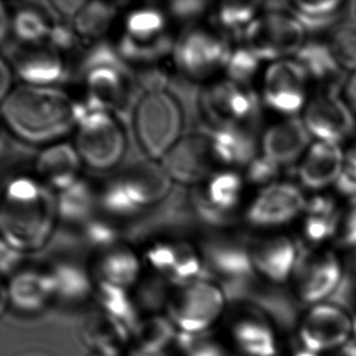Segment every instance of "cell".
<instances>
[{"mask_svg": "<svg viewBox=\"0 0 356 356\" xmlns=\"http://www.w3.org/2000/svg\"><path fill=\"white\" fill-rule=\"evenodd\" d=\"M59 220L57 197L38 178L8 181L0 209L1 243L24 255L36 253L51 241Z\"/></svg>", "mask_w": 356, "mask_h": 356, "instance_id": "1", "label": "cell"}, {"mask_svg": "<svg viewBox=\"0 0 356 356\" xmlns=\"http://www.w3.org/2000/svg\"><path fill=\"white\" fill-rule=\"evenodd\" d=\"M1 115L20 140L51 145L76 129L78 101L58 87L20 85L1 101Z\"/></svg>", "mask_w": 356, "mask_h": 356, "instance_id": "2", "label": "cell"}, {"mask_svg": "<svg viewBox=\"0 0 356 356\" xmlns=\"http://www.w3.org/2000/svg\"><path fill=\"white\" fill-rule=\"evenodd\" d=\"M172 184L159 161L135 162L106 183L99 193V208L108 218H134L165 200Z\"/></svg>", "mask_w": 356, "mask_h": 356, "instance_id": "3", "label": "cell"}, {"mask_svg": "<svg viewBox=\"0 0 356 356\" xmlns=\"http://www.w3.org/2000/svg\"><path fill=\"white\" fill-rule=\"evenodd\" d=\"M79 76L87 92L83 102L89 110L122 109L135 83L134 72L116 47L101 41L85 56Z\"/></svg>", "mask_w": 356, "mask_h": 356, "instance_id": "4", "label": "cell"}, {"mask_svg": "<svg viewBox=\"0 0 356 356\" xmlns=\"http://www.w3.org/2000/svg\"><path fill=\"white\" fill-rule=\"evenodd\" d=\"M227 297L220 285L200 278L170 286L164 298L162 312L179 332L207 334L224 316Z\"/></svg>", "mask_w": 356, "mask_h": 356, "instance_id": "5", "label": "cell"}, {"mask_svg": "<svg viewBox=\"0 0 356 356\" xmlns=\"http://www.w3.org/2000/svg\"><path fill=\"white\" fill-rule=\"evenodd\" d=\"M183 122L182 108L168 91L143 95L135 108L133 126L147 159L161 161L182 137Z\"/></svg>", "mask_w": 356, "mask_h": 356, "instance_id": "6", "label": "cell"}, {"mask_svg": "<svg viewBox=\"0 0 356 356\" xmlns=\"http://www.w3.org/2000/svg\"><path fill=\"white\" fill-rule=\"evenodd\" d=\"M175 47L166 14L153 6H145L129 12L115 47L127 64L143 67L159 63L174 54Z\"/></svg>", "mask_w": 356, "mask_h": 356, "instance_id": "7", "label": "cell"}, {"mask_svg": "<svg viewBox=\"0 0 356 356\" xmlns=\"http://www.w3.org/2000/svg\"><path fill=\"white\" fill-rule=\"evenodd\" d=\"M74 131V147L83 164L92 170H112L126 154V132L113 112L87 108Z\"/></svg>", "mask_w": 356, "mask_h": 356, "instance_id": "8", "label": "cell"}, {"mask_svg": "<svg viewBox=\"0 0 356 356\" xmlns=\"http://www.w3.org/2000/svg\"><path fill=\"white\" fill-rule=\"evenodd\" d=\"M231 53L232 49L224 37L213 31L193 26L177 41L174 58L185 78L202 83L226 68Z\"/></svg>", "mask_w": 356, "mask_h": 356, "instance_id": "9", "label": "cell"}, {"mask_svg": "<svg viewBox=\"0 0 356 356\" xmlns=\"http://www.w3.org/2000/svg\"><path fill=\"white\" fill-rule=\"evenodd\" d=\"M143 266L170 286L202 278L206 268L201 248L185 239H156L141 254Z\"/></svg>", "mask_w": 356, "mask_h": 356, "instance_id": "10", "label": "cell"}, {"mask_svg": "<svg viewBox=\"0 0 356 356\" xmlns=\"http://www.w3.org/2000/svg\"><path fill=\"white\" fill-rule=\"evenodd\" d=\"M355 331V320L347 310L330 302L310 306L298 326L302 349L322 355L343 349Z\"/></svg>", "mask_w": 356, "mask_h": 356, "instance_id": "11", "label": "cell"}, {"mask_svg": "<svg viewBox=\"0 0 356 356\" xmlns=\"http://www.w3.org/2000/svg\"><path fill=\"white\" fill-rule=\"evenodd\" d=\"M305 33L293 16L283 12H268L248 26L243 38L245 47L261 61L297 54L305 44Z\"/></svg>", "mask_w": 356, "mask_h": 356, "instance_id": "12", "label": "cell"}, {"mask_svg": "<svg viewBox=\"0 0 356 356\" xmlns=\"http://www.w3.org/2000/svg\"><path fill=\"white\" fill-rule=\"evenodd\" d=\"M204 118L214 129L253 124L258 118V99L245 85L233 81H220L208 85L200 97Z\"/></svg>", "mask_w": 356, "mask_h": 356, "instance_id": "13", "label": "cell"}, {"mask_svg": "<svg viewBox=\"0 0 356 356\" xmlns=\"http://www.w3.org/2000/svg\"><path fill=\"white\" fill-rule=\"evenodd\" d=\"M243 191V180L233 170L213 172L193 189L191 204L206 224L224 227L230 224Z\"/></svg>", "mask_w": 356, "mask_h": 356, "instance_id": "14", "label": "cell"}, {"mask_svg": "<svg viewBox=\"0 0 356 356\" xmlns=\"http://www.w3.org/2000/svg\"><path fill=\"white\" fill-rule=\"evenodd\" d=\"M92 283L134 293L143 279V257L132 245L118 241L95 250L89 260Z\"/></svg>", "mask_w": 356, "mask_h": 356, "instance_id": "15", "label": "cell"}, {"mask_svg": "<svg viewBox=\"0 0 356 356\" xmlns=\"http://www.w3.org/2000/svg\"><path fill=\"white\" fill-rule=\"evenodd\" d=\"M214 162L210 134L189 133L179 139L160 163L172 182L195 187L213 172Z\"/></svg>", "mask_w": 356, "mask_h": 356, "instance_id": "16", "label": "cell"}, {"mask_svg": "<svg viewBox=\"0 0 356 356\" xmlns=\"http://www.w3.org/2000/svg\"><path fill=\"white\" fill-rule=\"evenodd\" d=\"M8 61L22 85L57 88L68 76L63 55L47 42L18 43L10 51Z\"/></svg>", "mask_w": 356, "mask_h": 356, "instance_id": "17", "label": "cell"}, {"mask_svg": "<svg viewBox=\"0 0 356 356\" xmlns=\"http://www.w3.org/2000/svg\"><path fill=\"white\" fill-rule=\"evenodd\" d=\"M6 285L10 308L22 314H38L58 301L57 278L51 266L20 268L8 277Z\"/></svg>", "mask_w": 356, "mask_h": 356, "instance_id": "18", "label": "cell"}, {"mask_svg": "<svg viewBox=\"0 0 356 356\" xmlns=\"http://www.w3.org/2000/svg\"><path fill=\"white\" fill-rule=\"evenodd\" d=\"M79 334L91 356H126L131 349L132 328L97 306L83 316Z\"/></svg>", "mask_w": 356, "mask_h": 356, "instance_id": "19", "label": "cell"}, {"mask_svg": "<svg viewBox=\"0 0 356 356\" xmlns=\"http://www.w3.org/2000/svg\"><path fill=\"white\" fill-rule=\"evenodd\" d=\"M295 279L296 293L302 303L309 306L325 303L341 287L343 266L334 254L326 252L299 266Z\"/></svg>", "mask_w": 356, "mask_h": 356, "instance_id": "20", "label": "cell"}, {"mask_svg": "<svg viewBox=\"0 0 356 356\" xmlns=\"http://www.w3.org/2000/svg\"><path fill=\"white\" fill-rule=\"evenodd\" d=\"M305 207V199L298 187L287 183L273 184L254 200L245 218L252 226L273 228L291 222Z\"/></svg>", "mask_w": 356, "mask_h": 356, "instance_id": "21", "label": "cell"}, {"mask_svg": "<svg viewBox=\"0 0 356 356\" xmlns=\"http://www.w3.org/2000/svg\"><path fill=\"white\" fill-rule=\"evenodd\" d=\"M308 76L297 61H279L264 78V101L268 107L286 115L297 113L305 99Z\"/></svg>", "mask_w": 356, "mask_h": 356, "instance_id": "22", "label": "cell"}, {"mask_svg": "<svg viewBox=\"0 0 356 356\" xmlns=\"http://www.w3.org/2000/svg\"><path fill=\"white\" fill-rule=\"evenodd\" d=\"M252 266L254 273L274 284H283L295 277L300 266V250L289 236L270 237L252 243Z\"/></svg>", "mask_w": 356, "mask_h": 356, "instance_id": "23", "label": "cell"}, {"mask_svg": "<svg viewBox=\"0 0 356 356\" xmlns=\"http://www.w3.org/2000/svg\"><path fill=\"white\" fill-rule=\"evenodd\" d=\"M304 124L318 141L333 145H339L355 129L351 111L337 93L326 92L314 99L306 109Z\"/></svg>", "mask_w": 356, "mask_h": 356, "instance_id": "24", "label": "cell"}, {"mask_svg": "<svg viewBox=\"0 0 356 356\" xmlns=\"http://www.w3.org/2000/svg\"><path fill=\"white\" fill-rule=\"evenodd\" d=\"M228 339L241 356H278L280 353L276 329L257 314H241L231 321Z\"/></svg>", "mask_w": 356, "mask_h": 356, "instance_id": "25", "label": "cell"}, {"mask_svg": "<svg viewBox=\"0 0 356 356\" xmlns=\"http://www.w3.org/2000/svg\"><path fill=\"white\" fill-rule=\"evenodd\" d=\"M83 161L74 145L66 143L47 145L36 158L37 178L51 191H65L80 180Z\"/></svg>", "mask_w": 356, "mask_h": 356, "instance_id": "26", "label": "cell"}, {"mask_svg": "<svg viewBox=\"0 0 356 356\" xmlns=\"http://www.w3.org/2000/svg\"><path fill=\"white\" fill-rule=\"evenodd\" d=\"M304 120L291 118L268 129L262 139L264 155L278 165L293 163L309 143Z\"/></svg>", "mask_w": 356, "mask_h": 356, "instance_id": "27", "label": "cell"}, {"mask_svg": "<svg viewBox=\"0 0 356 356\" xmlns=\"http://www.w3.org/2000/svg\"><path fill=\"white\" fill-rule=\"evenodd\" d=\"M178 333L172 321L163 312H149L139 316L132 327L130 350L149 355H168Z\"/></svg>", "mask_w": 356, "mask_h": 356, "instance_id": "28", "label": "cell"}, {"mask_svg": "<svg viewBox=\"0 0 356 356\" xmlns=\"http://www.w3.org/2000/svg\"><path fill=\"white\" fill-rule=\"evenodd\" d=\"M345 164L339 145L333 143H314L299 168V178L304 186L321 189L337 182Z\"/></svg>", "mask_w": 356, "mask_h": 356, "instance_id": "29", "label": "cell"}, {"mask_svg": "<svg viewBox=\"0 0 356 356\" xmlns=\"http://www.w3.org/2000/svg\"><path fill=\"white\" fill-rule=\"evenodd\" d=\"M250 126H227L210 134L212 154L218 163L228 166L249 165L255 159V134Z\"/></svg>", "mask_w": 356, "mask_h": 356, "instance_id": "30", "label": "cell"}, {"mask_svg": "<svg viewBox=\"0 0 356 356\" xmlns=\"http://www.w3.org/2000/svg\"><path fill=\"white\" fill-rule=\"evenodd\" d=\"M296 61L305 70L308 78L324 85L327 92L337 93L343 83L346 70L339 65L326 42L305 43L296 54Z\"/></svg>", "mask_w": 356, "mask_h": 356, "instance_id": "31", "label": "cell"}, {"mask_svg": "<svg viewBox=\"0 0 356 356\" xmlns=\"http://www.w3.org/2000/svg\"><path fill=\"white\" fill-rule=\"evenodd\" d=\"M206 266L225 278L241 279L254 273L250 245L234 241H213L201 248Z\"/></svg>", "mask_w": 356, "mask_h": 356, "instance_id": "32", "label": "cell"}, {"mask_svg": "<svg viewBox=\"0 0 356 356\" xmlns=\"http://www.w3.org/2000/svg\"><path fill=\"white\" fill-rule=\"evenodd\" d=\"M59 220L72 225L85 226L99 208V193L88 181L81 178L78 182L57 195Z\"/></svg>", "mask_w": 356, "mask_h": 356, "instance_id": "33", "label": "cell"}, {"mask_svg": "<svg viewBox=\"0 0 356 356\" xmlns=\"http://www.w3.org/2000/svg\"><path fill=\"white\" fill-rule=\"evenodd\" d=\"M287 11L302 24L306 32L332 30L345 19L348 7L339 1H297L289 3Z\"/></svg>", "mask_w": 356, "mask_h": 356, "instance_id": "34", "label": "cell"}, {"mask_svg": "<svg viewBox=\"0 0 356 356\" xmlns=\"http://www.w3.org/2000/svg\"><path fill=\"white\" fill-rule=\"evenodd\" d=\"M118 12V3L101 0L85 1L72 24L82 42H99L111 28Z\"/></svg>", "mask_w": 356, "mask_h": 356, "instance_id": "35", "label": "cell"}, {"mask_svg": "<svg viewBox=\"0 0 356 356\" xmlns=\"http://www.w3.org/2000/svg\"><path fill=\"white\" fill-rule=\"evenodd\" d=\"M53 24L47 9L24 5L12 15V34L19 44L47 42Z\"/></svg>", "mask_w": 356, "mask_h": 356, "instance_id": "36", "label": "cell"}, {"mask_svg": "<svg viewBox=\"0 0 356 356\" xmlns=\"http://www.w3.org/2000/svg\"><path fill=\"white\" fill-rule=\"evenodd\" d=\"M304 235L309 243H321L339 231V214L334 202L328 197H316L306 203Z\"/></svg>", "mask_w": 356, "mask_h": 356, "instance_id": "37", "label": "cell"}, {"mask_svg": "<svg viewBox=\"0 0 356 356\" xmlns=\"http://www.w3.org/2000/svg\"><path fill=\"white\" fill-rule=\"evenodd\" d=\"M51 268L57 278L58 301L78 304L92 298V281L88 268L64 261L56 262Z\"/></svg>", "mask_w": 356, "mask_h": 356, "instance_id": "38", "label": "cell"}, {"mask_svg": "<svg viewBox=\"0 0 356 356\" xmlns=\"http://www.w3.org/2000/svg\"><path fill=\"white\" fill-rule=\"evenodd\" d=\"M327 44L343 70L356 72V22L353 19L346 16L334 26Z\"/></svg>", "mask_w": 356, "mask_h": 356, "instance_id": "39", "label": "cell"}, {"mask_svg": "<svg viewBox=\"0 0 356 356\" xmlns=\"http://www.w3.org/2000/svg\"><path fill=\"white\" fill-rule=\"evenodd\" d=\"M258 3L251 1H226L216 10V24L231 34L245 33L248 26L255 20Z\"/></svg>", "mask_w": 356, "mask_h": 356, "instance_id": "40", "label": "cell"}, {"mask_svg": "<svg viewBox=\"0 0 356 356\" xmlns=\"http://www.w3.org/2000/svg\"><path fill=\"white\" fill-rule=\"evenodd\" d=\"M259 62L260 60L249 49L238 47L232 51L227 62L225 68L227 76L237 84L247 86L257 72Z\"/></svg>", "mask_w": 356, "mask_h": 356, "instance_id": "41", "label": "cell"}, {"mask_svg": "<svg viewBox=\"0 0 356 356\" xmlns=\"http://www.w3.org/2000/svg\"><path fill=\"white\" fill-rule=\"evenodd\" d=\"M134 79L143 95L168 91L170 83V74L159 63L139 67L136 74H134Z\"/></svg>", "mask_w": 356, "mask_h": 356, "instance_id": "42", "label": "cell"}, {"mask_svg": "<svg viewBox=\"0 0 356 356\" xmlns=\"http://www.w3.org/2000/svg\"><path fill=\"white\" fill-rule=\"evenodd\" d=\"M47 42L63 55V53L76 49L82 40L76 34L72 22L67 24L61 20L54 22Z\"/></svg>", "mask_w": 356, "mask_h": 356, "instance_id": "43", "label": "cell"}, {"mask_svg": "<svg viewBox=\"0 0 356 356\" xmlns=\"http://www.w3.org/2000/svg\"><path fill=\"white\" fill-rule=\"evenodd\" d=\"M84 231L87 239L95 245V249L120 241L118 229L109 222V218L108 220H101L95 216L85 225Z\"/></svg>", "mask_w": 356, "mask_h": 356, "instance_id": "44", "label": "cell"}, {"mask_svg": "<svg viewBox=\"0 0 356 356\" xmlns=\"http://www.w3.org/2000/svg\"><path fill=\"white\" fill-rule=\"evenodd\" d=\"M209 7L204 0H175L168 3V12L172 18L181 22H193L205 14Z\"/></svg>", "mask_w": 356, "mask_h": 356, "instance_id": "45", "label": "cell"}, {"mask_svg": "<svg viewBox=\"0 0 356 356\" xmlns=\"http://www.w3.org/2000/svg\"><path fill=\"white\" fill-rule=\"evenodd\" d=\"M280 168L264 155L256 157L248 165V180L256 185L270 184L278 177Z\"/></svg>", "mask_w": 356, "mask_h": 356, "instance_id": "46", "label": "cell"}, {"mask_svg": "<svg viewBox=\"0 0 356 356\" xmlns=\"http://www.w3.org/2000/svg\"><path fill=\"white\" fill-rule=\"evenodd\" d=\"M339 238L341 245L350 249L356 248V199L352 200L343 220L339 222Z\"/></svg>", "mask_w": 356, "mask_h": 356, "instance_id": "47", "label": "cell"}, {"mask_svg": "<svg viewBox=\"0 0 356 356\" xmlns=\"http://www.w3.org/2000/svg\"><path fill=\"white\" fill-rule=\"evenodd\" d=\"M24 256L26 255L14 251L11 248L7 247L5 243H1V272H3V276L5 277L6 275H9L10 277L16 270H19L18 261Z\"/></svg>", "mask_w": 356, "mask_h": 356, "instance_id": "48", "label": "cell"}, {"mask_svg": "<svg viewBox=\"0 0 356 356\" xmlns=\"http://www.w3.org/2000/svg\"><path fill=\"white\" fill-rule=\"evenodd\" d=\"M335 183L343 195L356 199V172L343 164V170Z\"/></svg>", "mask_w": 356, "mask_h": 356, "instance_id": "49", "label": "cell"}, {"mask_svg": "<svg viewBox=\"0 0 356 356\" xmlns=\"http://www.w3.org/2000/svg\"><path fill=\"white\" fill-rule=\"evenodd\" d=\"M86 0H57L51 3L53 10L64 18L74 19Z\"/></svg>", "mask_w": 356, "mask_h": 356, "instance_id": "50", "label": "cell"}, {"mask_svg": "<svg viewBox=\"0 0 356 356\" xmlns=\"http://www.w3.org/2000/svg\"><path fill=\"white\" fill-rule=\"evenodd\" d=\"M0 101L8 97L15 87L12 86L13 84L14 72L10 65L9 61L6 58L1 59L0 62Z\"/></svg>", "mask_w": 356, "mask_h": 356, "instance_id": "51", "label": "cell"}, {"mask_svg": "<svg viewBox=\"0 0 356 356\" xmlns=\"http://www.w3.org/2000/svg\"><path fill=\"white\" fill-rule=\"evenodd\" d=\"M12 34V16L7 13L5 3H1L0 9V39L1 44H5L7 38Z\"/></svg>", "mask_w": 356, "mask_h": 356, "instance_id": "52", "label": "cell"}, {"mask_svg": "<svg viewBox=\"0 0 356 356\" xmlns=\"http://www.w3.org/2000/svg\"><path fill=\"white\" fill-rule=\"evenodd\" d=\"M346 92H347V97L349 99L350 105L353 108L354 111L356 112V72H354V74L350 78L349 82L347 83Z\"/></svg>", "mask_w": 356, "mask_h": 356, "instance_id": "53", "label": "cell"}, {"mask_svg": "<svg viewBox=\"0 0 356 356\" xmlns=\"http://www.w3.org/2000/svg\"><path fill=\"white\" fill-rule=\"evenodd\" d=\"M345 165L356 172V145L348 151L345 157Z\"/></svg>", "mask_w": 356, "mask_h": 356, "instance_id": "54", "label": "cell"}, {"mask_svg": "<svg viewBox=\"0 0 356 356\" xmlns=\"http://www.w3.org/2000/svg\"><path fill=\"white\" fill-rule=\"evenodd\" d=\"M293 356H321L318 354L314 353V352L307 351V350L302 349L299 351L296 352Z\"/></svg>", "mask_w": 356, "mask_h": 356, "instance_id": "55", "label": "cell"}, {"mask_svg": "<svg viewBox=\"0 0 356 356\" xmlns=\"http://www.w3.org/2000/svg\"><path fill=\"white\" fill-rule=\"evenodd\" d=\"M126 356H155V355H149V354L139 353V352L132 351V350H130V351H129L128 353L126 354Z\"/></svg>", "mask_w": 356, "mask_h": 356, "instance_id": "56", "label": "cell"}]
</instances>
